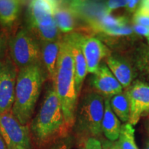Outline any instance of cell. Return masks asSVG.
Instances as JSON below:
<instances>
[{
  "mask_svg": "<svg viewBox=\"0 0 149 149\" xmlns=\"http://www.w3.org/2000/svg\"><path fill=\"white\" fill-rule=\"evenodd\" d=\"M133 33V29L126 26L115 28V29H110L106 31L105 34L110 36H128Z\"/></svg>",
  "mask_w": 149,
  "mask_h": 149,
  "instance_id": "25",
  "label": "cell"
},
{
  "mask_svg": "<svg viewBox=\"0 0 149 149\" xmlns=\"http://www.w3.org/2000/svg\"><path fill=\"white\" fill-rule=\"evenodd\" d=\"M92 84L99 94L106 98L122 93V85L104 63L100 65L97 72L94 74Z\"/></svg>",
  "mask_w": 149,
  "mask_h": 149,
  "instance_id": "13",
  "label": "cell"
},
{
  "mask_svg": "<svg viewBox=\"0 0 149 149\" xmlns=\"http://www.w3.org/2000/svg\"><path fill=\"white\" fill-rule=\"evenodd\" d=\"M121 123L110 104V99L104 100V113L102 123V130L108 140L115 141L119 139L121 130Z\"/></svg>",
  "mask_w": 149,
  "mask_h": 149,
  "instance_id": "17",
  "label": "cell"
},
{
  "mask_svg": "<svg viewBox=\"0 0 149 149\" xmlns=\"http://www.w3.org/2000/svg\"><path fill=\"white\" fill-rule=\"evenodd\" d=\"M68 3L76 19H79L85 22L89 27L104 15L110 14L108 12L105 2L72 1Z\"/></svg>",
  "mask_w": 149,
  "mask_h": 149,
  "instance_id": "12",
  "label": "cell"
},
{
  "mask_svg": "<svg viewBox=\"0 0 149 149\" xmlns=\"http://www.w3.org/2000/svg\"><path fill=\"white\" fill-rule=\"evenodd\" d=\"M27 22L29 31L38 37L41 42L61 39L60 31L53 18V1H30L27 8Z\"/></svg>",
  "mask_w": 149,
  "mask_h": 149,
  "instance_id": "5",
  "label": "cell"
},
{
  "mask_svg": "<svg viewBox=\"0 0 149 149\" xmlns=\"http://www.w3.org/2000/svg\"><path fill=\"white\" fill-rule=\"evenodd\" d=\"M30 131L32 140L39 149H46L57 139L69 134L53 86L48 89L40 111L31 121Z\"/></svg>",
  "mask_w": 149,
  "mask_h": 149,
  "instance_id": "1",
  "label": "cell"
},
{
  "mask_svg": "<svg viewBox=\"0 0 149 149\" xmlns=\"http://www.w3.org/2000/svg\"><path fill=\"white\" fill-rule=\"evenodd\" d=\"M61 42V39L53 42H41V57L46 69V75L53 82L55 78Z\"/></svg>",
  "mask_w": 149,
  "mask_h": 149,
  "instance_id": "15",
  "label": "cell"
},
{
  "mask_svg": "<svg viewBox=\"0 0 149 149\" xmlns=\"http://www.w3.org/2000/svg\"><path fill=\"white\" fill-rule=\"evenodd\" d=\"M81 48L89 73L95 74L100 66L102 59L111 55V51L101 41L93 37L83 35Z\"/></svg>",
  "mask_w": 149,
  "mask_h": 149,
  "instance_id": "10",
  "label": "cell"
},
{
  "mask_svg": "<svg viewBox=\"0 0 149 149\" xmlns=\"http://www.w3.org/2000/svg\"><path fill=\"white\" fill-rule=\"evenodd\" d=\"M147 41H148V45H149V36L147 37Z\"/></svg>",
  "mask_w": 149,
  "mask_h": 149,
  "instance_id": "33",
  "label": "cell"
},
{
  "mask_svg": "<svg viewBox=\"0 0 149 149\" xmlns=\"http://www.w3.org/2000/svg\"><path fill=\"white\" fill-rule=\"evenodd\" d=\"M104 113V97L96 92L86 94L80 102L74 124L80 138L101 135Z\"/></svg>",
  "mask_w": 149,
  "mask_h": 149,
  "instance_id": "4",
  "label": "cell"
},
{
  "mask_svg": "<svg viewBox=\"0 0 149 149\" xmlns=\"http://www.w3.org/2000/svg\"><path fill=\"white\" fill-rule=\"evenodd\" d=\"M111 109L123 122L129 120V105L126 94L121 93L113 96L110 100Z\"/></svg>",
  "mask_w": 149,
  "mask_h": 149,
  "instance_id": "20",
  "label": "cell"
},
{
  "mask_svg": "<svg viewBox=\"0 0 149 149\" xmlns=\"http://www.w3.org/2000/svg\"><path fill=\"white\" fill-rule=\"evenodd\" d=\"M24 2L18 0H0V24L4 28L12 27L21 13Z\"/></svg>",
  "mask_w": 149,
  "mask_h": 149,
  "instance_id": "18",
  "label": "cell"
},
{
  "mask_svg": "<svg viewBox=\"0 0 149 149\" xmlns=\"http://www.w3.org/2000/svg\"><path fill=\"white\" fill-rule=\"evenodd\" d=\"M117 142L121 149H139L135 142V129L129 123L122 126Z\"/></svg>",
  "mask_w": 149,
  "mask_h": 149,
  "instance_id": "21",
  "label": "cell"
},
{
  "mask_svg": "<svg viewBox=\"0 0 149 149\" xmlns=\"http://www.w3.org/2000/svg\"><path fill=\"white\" fill-rule=\"evenodd\" d=\"M83 34L79 33H70L65 35V38L69 44L71 49L74 66V83L78 97L81 92L86 76L88 73L87 65L82 48L81 38Z\"/></svg>",
  "mask_w": 149,
  "mask_h": 149,
  "instance_id": "11",
  "label": "cell"
},
{
  "mask_svg": "<svg viewBox=\"0 0 149 149\" xmlns=\"http://www.w3.org/2000/svg\"><path fill=\"white\" fill-rule=\"evenodd\" d=\"M46 70L41 63L18 70L13 115L22 125H28L32 119L46 79Z\"/></svg>",
  "mask_w": 149,
  "mask_h": 149,
  "instance_id": "3",
  "label": "cell"
},
{
  "mask_svg": "<svg viewBox=\"0 0 149 149\" xmlns=\"http://www.w3.org/2000/svg\"><path fill=\"white\" fill-rule=\"evenodd\" d=\"M53 18L60 32L68 34L74 29L76 17L68 2L53 1Z\"/></svg>",
  "mask_w": 149,
  "mask_h": 149,
  "instance_id": "14",
  "label": "cell"
},
{
  "mask_svg": "<svg viewBox=\"0 0 149 149\" xmlns=\"http://www.w3.org/2000/svg\"><path fill=\"white\" fill-rule=\"evenodd\" d=\"M146 149H149V141L148 143H147V145H146Z\"/></svg>",
  "mask_w": 149,
  "mask_h": 149,
  "instance_id": "32",
  "label": "cell"
},
{
  "mask_svg": "<svg viewBox=\"0 0 149 149\" xmlns=\"http://www.w3.org/2000/svg\"><path fill=\"white\" fill-rule=\"evenodd\" d=\"M128 19L126 17H113L111 14L104 15L90 28L95 32L105 33L110 29L127 26Z\"/></svg>",
  "mask_w": 149,
  "mask_h": 149,
  "instance_id": "19",
  "label": "cell"
},
{
  "mask_svg": "<svg viewBox=\"0 0 149 149\" xmlns=\"http://www.w3.org/2000/svg\"><path fill=\"white\" fill-rule=\"evenodd\" d=\"M74 137L70 134L57 139L46 149H72L74 144Z\"/></svg>",
  "mask_w": 149,
  "mask_h": 149,
  "instance_id": "23",
  "label": "cell"
},
{
  "mask_svg": "<svg viewBox=\"0 0 149 149\" xmlns=\"http://www.w3.org/2000/svg\"><path fill=\"white\" fill-rule=\"evenodd\" d=\"M102 149H121L117 141H113L107 139H102L101 141Z\"/></svg>",
  "mask_w": 149,
  "mask_h": 149,
  "instance_id": "28",
  "label": "cell"
},
{
  "mask_svg": "<svg viewBox=\"0 0 149 149\" xmlns=\"http://www.w3.org/2000/svg\"><path fill=\"white\" fill-rule=\"evenodd\" d=\"M125 94L129 105L128 123L135 126L141 117L149 113V85L136 81Z\"/></svg>",
  "mask_w": 149,
  "mask_h": 149,
  "instance_id": "9",
  "label": "cell"
},
{
  "mask_svg": "<svg viewBox=\"0 0 149 149\" xmlns=\"http://www.w3.org/2000/svg\"><path fill=\"white\" fill-rule=\"evenodd\" d=\"M140 3V1H137V0H130L128 1L127 5L126 6V8L128 12L133 13L134 11L137 10L138 8V6Z\"/></svg>",
  "mask_w": 149,
  "mask_h": 149,
  "instance_id": "30",
  "label": "cell"
},
{
  "mask_svg": "<svg viewBox=\"0 0 149 149\" xmlns=\"http://www.w3.org/2000/svg\"><path fill=\"white\" fill-rule=\"evenodd\" d=\"M128 1H121V0H118V1H115V0H111V1H106L105 4L107 6L108 12L111 14L112 10H115V9L121 8V7H126L127 5Z\"/></svg>",
  "mask_w": 149,
  "mask_h": 149,
  "instance_id": "27",
  "label": "cell"
},
{
  "mask_svg": "<svg viewBox=\"0 0 149 149\" xmlns=\"http://www.w3.org/2000/svg\"><path fill=\"white\" fill-rule=\"evenodd\" d=\"M17 73L12 61L5 59L0 61V114L12 111Z\"/></svg>",
  "mask_w": 149,
  "mask_h": 149,
  "instance_id": "8",
  "label": "cell"
},
{
  "mask_svg": "<svg viewBox=\"0 0 149 149\" xmlns=\"http://www.w3.org/2000/svg\"><path fill=\"white\" fill-rule=\"evenodd\" d=\"M12 61L19 70L41 63V44L29 29H22L9 42Z\"/></svg>",
  "mask_w": 149,
  "mask_h": 149,
  "instance_id": "6",
  "label": "cell"
},
{
  "mask_svg": "<svg viewBox=\"0 0 149 149\" xmlns=\"http://www.w3.org/2000/svg\"><path fill=\"white\" fill-rule=\"evenodd\" d=\"M133 32L137 33V34L143 35L146 37V38L149 36V28L141 25H134L133 27Z\"/></svg>",
  "mask_w": 149,
  "mask_h": 149,
  "instance_id": "29",
  "label": "cell"
},
{
  "mask_svg": "<svg viewBox=\"0 0 149 149\" xmlns=\"http://www.w3.org/2000/svg\"><path fill=\"white\" fill-rule=\"evenodd\" d=\"M0 132L7 149H33L30 126L20 124L12 112L0 114Z\"/></svg>",
  "mask_w": 149,
  "mask_h": 149,
  "instance_id": "7",
  "label": "cell"
},
{
  "mask_svg": "<svg viewBox=\"0 0 149 149\" xmlns=\"http://www.w3.org/2000/svg\"><path fill=\"white\" fill-rule=\"evenodd\" d=\"M133 22L135 25H141L149 28V16L141 13L138 10H136L133 17Z\"/></svg>",
  "mask_w": 149,
  "mask_h": 149,
  "instance_id": "26",
  "label": "cell"
},
{
  "mask_svg": "<svg viewBox=\"0 0 149 149\" xmlns=\"http://www.w3.org/2000/svg\"><path fill=\"white\" fill-rule=\"evenodd\" d=\"M1 37H0V47H1Z\"/></svg>",
  "mask_w": 149,
  "mask_h": 149,
  "instance_id": "34",
  "label": "cell"
},
{
  "mask_svg": "<svg viewBox=\"0 0 149 149\" xmlns=\"http://www.w3.org/2000/svg\"><path fill=\"white\" fill-rule=\"evenodd\" d=\"M137 65L139 70L149 76V46H142L137 54Z\"/></svg>",
  "mask_w": 149,
  "mask_h": 149,
  "instance_id": "22",
  "label": "cell"
},
{
  "mask_svg": "<svg viewBox=\"0 0 149 149\" xmlns=\"http://www.w3.org/2000/svg\"><path fill=\"white\" fill-rule=\"evenodd\" d=\"M106 64L122 88H127L132 82L133 72L130 65L125 59L110 55L106 59Z\"/></svg>",
  "mask_w": 149,
  "mask_h": 149,
  "instance_id": "16",
  "label": "cell"
},
{
  "mask_svg": "<svg viewBox=\"0 0 149 149\" xmlns=\"http://www.w3.org/2000/svg\"><path fill=\"white\" fill-rule=\"evenodd\" d=\"M0 149H7L6 145L5 144V141L3 140L1 132H0Z\"/></svg>",
  "mask_w": 149,
  "mask_h": 149,
  "instance_id": "31",
  "label": "cell"
},
{
  "mask_svg": "<svg viewBox=\"0 0 149 149\" xmlns=\"http://www.w3.org/2000/svg\"><path fill=\"white\" fill-rule=\"evenodd\" d=\"M53 88L60 102L68 132L75 124L78 95L74 83V66L71 49L65 37L61 39Z\"/></svg>",
  "mask_w": 149,
  "mask_h": 149,
  "instance_id": "2",
  "label": "cell"
},
{
  "mask_svg": "<svg viewBox=\"0 0 149 149\" xmlns=\"http://www.w3.org/2000/svg\"><path fill=\"white\" fill-rule=\"evenodd\" d=\"M78 147L79 149H102L101 141L93 137L79 138Z\"/></svg>",
  "mask_w": 149,
  "mask_h": 149,
  "instance_id": "24",
  "label": "cell"
}]
</instances>
